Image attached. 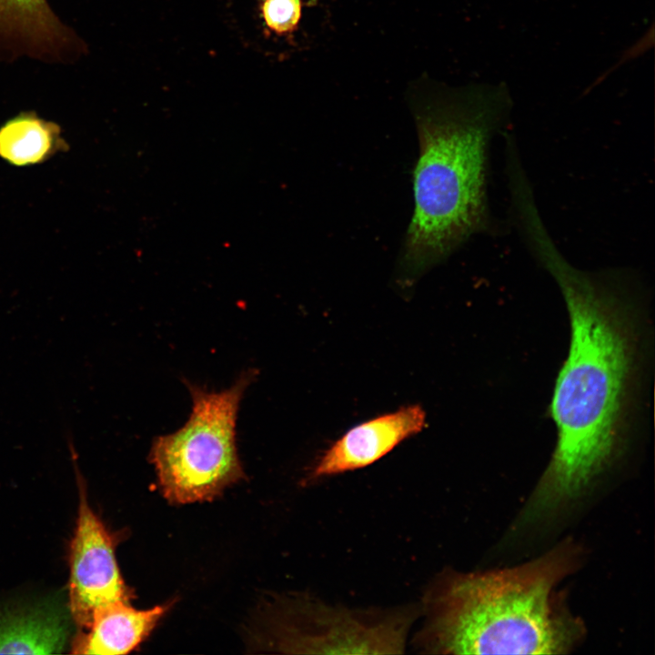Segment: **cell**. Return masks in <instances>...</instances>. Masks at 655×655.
<instances>
[{"label":"cell","mask_w":655,"mask_h":655,"mask_svg":"<svg viewBox=\"0 0 655 655\" xmlns=\"http://www.w3.org/2000/svg\"><path fill=\"white\" fill-rule=\"evenodd\" d=\"M79 486V508L70 545L69 609L76 623L87 629L94 612L110 603L128 601L116 562L113 539L92 510L75 462Z\"/></svg>","instance_id":"obj_6"},{"label":"cell","mask_w":655,"mask_h":655,"mask_svg":"<svg viewBox=\"0 0 655 655\" xmlns=\"http://www.w3.org/2000/svg\"><path fill=\"white\" fill-rule=\"evenodd\" d=\"M0 38L36 55L56 54L69 40L45 0H0Z\"/></svg>","instance_id":"obj_10"},{"label":"cell","mask_w":655,"mask_h":655,"mask_svg":"<svg viewBox=\"0 0 655 655\" xmlns=\"http://www.w3.org/2000/svg\"><path fill=\"white\" fill-rule=\"evenodd\" d=\"M531 252L559 287L570 340L549 405L556 446L514 523L519 530L574 506L619 458L640 342L636 312L610 283L573 267L549 236L539 237Z\"/></svg>","instance_id":"obj_1"},{"label":"cell","mask_w":655,"mask_h":655,"mask_svg":"<svg viewBox=\"0 0 655 655\" xmlns=\"http://www.w3.org/2000/svg\"><path fill=\"white\" fill-rule=\"evenodd\" d=\"M256 375L255 369L244 371L218 392L186 382L193 402L187 421L156 438L149 456L169 502L210 500L243 478L236 423L240 401Z\"/></svg>","instance_id":"obj_4"},{"label":"cell","mask_w":655,"mask_h":655,"mask_svg":"<svg viewBox=\"0 0 655 655\" xmlns=\"http://www.w3.org/2000/svg\"><path fill=\"white\" fill-rule=\"evenodd\" d=\"M65 146L57 125L30 113H23L0 127V157L14 166L42 163Z\"/></svg>","instance_id":"obj_11"},{"label":"cell","mask_w":655,"mask_h":655,"mask_svg":"<svg viewBox=\"0 0 655 655\" xmlns=\"http://www.w3.org/2000/svg\"><path fill=\"white\" fill-rule=\"evenodd\" d=\"M502 88H478L414 107V210L398 261L415 281L488 226L489 142L509 107Z\"/></svg>","instance_id":"obj_3"},{"label":"cell","mask_w":655,"mask_h":655,"mask_svg":"<svg viewBox=\"0 0 655 655\" xmlns=\"http://www.w3.org/2000/svg\"><path fill=\"white\" fill-rule=\"evenodd\" d=\"M425 424L424 409L410 405L356 425L322 453L304 482L311 483L373 464L420 432Z\"/></svg>","instance_id":"obj_7"},{"label":"cell","mask_w":655,"mask_h":655,"mask_svg":"<svg viewBox=\"0 0 655 655\" xmlns=\"http://www.w3.org/2000/svg\"><path fill=\"white\" fill-rule=\"evenodd\" d=\"M581 558V548L569 539L515 567L442 572L424 595L414 647L431 654L569 653L585 627L558 587Z\"/></svg>","instance_id":"obj_2"},{"label":"cell","mask_w":655,"mask_h":655,"mask_svg":"<svg viewBox=\"0 0 655 655\" xmlns=\"http://www.w3.org/2000/svg\"><path fill=\"white\" fill-rule=\"evenodd\" d=\"M168 610L158 605L136 610L119 600L96 610L86 632L74 640V654H126L136 648Z\"/></svg>","instance_id":"obj_8"},{"label":"cell","mask_w":655,"mask_h":655,"mask_svg":"<svg viewBox=\"0 0 655 655\" xmlns=\"http://www.w3.org/2000/svg\"><path fill=\"white\" fill-rule=\"evenodd\" d=\"M66 619L51 606L0 613V654H55L65 647Z\"/></svg>","instance_id":"obj_9"},{"label":"cell","mask_w":655,"mask_h":655,"mask_svg":"<svg viewBox=\"0 0 655 655\" xmlns=\"http://www.w3.org/2000/svg\"><path fill=\"white\" fill-rule=\"evenodd\" d=\"M301 0H263L261 12L267 27L279 35H291L301 17Z\"/></svg>","instance_id":"obj_12"},{"label":"cell","mask_w":655,"mask_h":655,"mask_svg":"<svg viewBox=\"0 0 655 655\" xmlns=\"http://www.w3.org/2000/svg\"><path fill=\"white\" fill-rule=\"evenodd\" d=\"M278 610L271 646L289 653L399 654L414 612L365 611L302 596Z\"/></svg>","instance_id":"obj_5"}]
</instances>
